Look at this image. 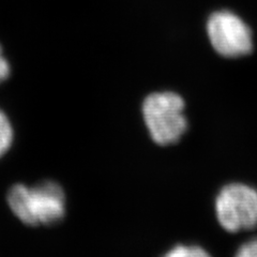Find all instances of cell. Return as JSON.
<instances>
[{
	"instance_id": "cell-4",
	"label": "cell",
	"mask_w": 257,
	"mask_h": 257,
	"mask_svg": "<svg viewBox=\"0 0 257 257\" xmlns=\"http://www.w3.org/2000/svg\"><path fill=\"white\" fill-rule=\"evenodd\" d=\"M207 32L214 50L224 57H241L253 50L250 27L232 12L213 13L208 20Z\"/></svg>"
},
{
	"instance_id": "cell-8",
	"label": "cell",
	"mask_w": 257,
	"mask_h": 257,
	"mask_svg": "<svg viewBox=\"0 0 257 257\" xmlns=\"http://www.w3.org/2000/svg\"><path fill=\"white\" fill-rule=\"evenodd\" d=\"M10 73H11L10 63L4 56L3 47L0 45V84L5 82L6 79L9 78Z\"/></svg>"
},
{
	"instance_id": "cell-7",
	"label": "cell",
	"mask_w": 257,
	"mask_h": 257,
	"mask_svg": "<svg viewBox=\"0 0 257 257\" xmlns=\"http://www.w3.org/2000/svg\"><path fill=\"white\" fill-rule=\"evenodd\" d=\"M235 257H257V239H252L241 245Z\"/></svg>"
},
{
	"instance_id": "cell-3",
	"label": "cell",
	"mask_w": 257,
	"mask_h": 257,
	"mask_svg": "<svg viewBox=\"0 0 257 257\" xmlns=\"http://www.w3.org/2000/svg\"><path fill=\"white\" fill-rule=\"evenodd\" d=\"M216 218L228 232L257 226V191L243 183H230L222 188L215 199Z\"/></svg>"
},
{
	"instance_id": "cell-1",
	"label": "cell",
	"mask_w": 257,
	"mask_h": 257,
	"mask_svg": "<svg viewBox=\"0 0 257 257\" xmlns=\"http://www.w3.org/2000/svg\"><path fill=\"white\" fill-rule=\"evenodd\" d=\"M7 200L18 219L30 226H51L66 215V194L52 180L34 186L16 183L8 191Z\"/></svg>"
},
{
	"instance_id": "cell-2",
	"label": "cell",
	"mask_w": 257,
	"mask_h": 257,
	"mask_svg": "<svg viewBox=\"0 0 257 257\" xmlns=\"http://www.w3.org/2000/svg\"><path fill=\"white\" fill-rule=\"evenodd\" d=\"M183 111L184 101L175 92H155L145 99L143 116L155 143L167 146L181 139L188 127Z\"/></svg>"
},
{
	"instance_id": "cell-5",
	"label": "cell",
	"mask_w": 257,
	"mask_h": 257,
	"mask_svg": "<svg viewBox=\"0 0 257 257\" xmlns=\"http://www.w3.org/2000/svg\"><path fill=\"white\" fill-rule=\"evenodd\" d=\"M13 139L14 131L11 120L3 109H0V158L10 149Z\"/></svg>"
},
{
	"instance_id": "cell-6",
	"label": "cell",
	"mask_w": 257,
	"mask_h": 257,
	"mask_svg": "<svg viewBox=\"0 0 257 257\" xmlns=\"http://www.w3.org/2000/svg\"><path fill=\"white\" fill-rule=\"evenodd\" d=\"M163 257H211L203 247L196 245H177Z\"/></svg>"
}]
</instances>
